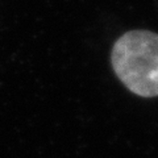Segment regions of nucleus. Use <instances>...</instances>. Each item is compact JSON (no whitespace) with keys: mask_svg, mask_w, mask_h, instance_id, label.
<instances>
[{"mask_svg":"<svg viewBox=\"0 0 158 158\" xmlns=\"http://www.w3.org/2000/svg\"><path fill=\"white\" fill-rule=\"evenodd\" d=\"M113 71L131 92L142 98L158 96V34L131 31L113 45Z\"/></svg>","mask_w":158,"mask_h":158,"instance_id":"obj_1","label":"nucleus"}]
</instances>
